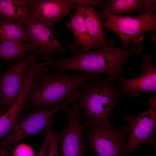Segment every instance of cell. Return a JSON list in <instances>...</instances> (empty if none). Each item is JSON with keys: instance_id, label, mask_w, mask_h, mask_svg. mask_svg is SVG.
Segmentation results:
<instances>
[{"instance_id": "cell-1", "label": "cell", "mask_w": 156, "mask_h": 156, "mask_svg": "<svg viewBox=\"0 0 156 156\" xmlns=\"http://www.w3.org/2000/svg\"><path fill=\"white\" fill-rule=\"evenodd\" d=\"M142 49L140 44L129 48L116 47L114 42L110 41L108 44L94 51L79 49L71 57L62 60H53V64L58 71H83L98 75L104 73L113 80L121 75L123 65L130 55L140 53Z\"/></svg>"}, {"instance_id": "cell-2", "label": "cell", "mask_w": 156, "mask_h": 156, "mask_svg": "<svg viewBox=\"0 0 156 156\" xmlns=\"http://www.w3.org/2000/svg\"><path fill=\"white\" fill-rule=\"evenodd\" d=\"M65 71L43 72L36 76L28 90L26 106L36 109L54 107L66 101L79 90L83 84L97 79L99 75L86 73L75 76L66 75Z\"/></svg>"}, {"instance_id": "cell-3", "label": "cell", "mask_w": 156, "mask_h": 156, "mask_svg": "<svg viewBox=\"0 0 156 156\" xmlns=\"http://www.w3.org/2000/svg\"><path fill=\"white\" fill-rule=\"evenodd\" d=\"M109 78L93 80L80 88L77 101L82 115L88 117L84 124L86 127L109 123L111 113L120 98L116 87Z\"/></svg>"}, {"instance_id": "cell-4", "label": "cell", "mask_w": 156, "mask_h": 156, "mask_svg": "<svg viewBox=\"0 0 156 156\" xmlns=\"http://www.w3.org/2000/svg\"><path fill=\"white\" fill-rule=\"evenodd\" d=\"M156 0H146L145 13L135 16L112 14L102 10L106 18L103 25L118 36L124 47L139 44L144 38L145 32L155 31L156 16L153 12L156 10Z\"/></svg>"}, {"instance_id": "cell-5", "label": "cell", "mask_w": 156, "mask_h": 156, "mask_svg": "<svg viewBox=\"0 0 156 156\" xmlns=\"http://www.w3.org/2000/svg\"><path fill=\"white\" fill-rule=\"evenodd\" d=\"M76 98L75 95L72 94L62 103L51 109H35L19 118L11 131L0 141V145L10 150L23 138L38 133L44 128L52 124L53 118L57 112Z\"/></svg>"}, {"instance_id": "cell-6", "label": "cell", "mask_w": 156, "mask_h": 156, "mask_svg": "<svg viewBox=\"0 0 156 156\" xmlns=\"http://www.w3.org/2000/svg\"><path fill=\"white\" fill-rule=\"evenodd\" d=\"M88 143L97 156H125L128 126L117 128L109 123L87 127Z\"/></svg>"}, {"instance_id": "cell-7", "label": "cell", "mask_w": 156, "mask_h": 156, "mask_svg": "<svg viewBox=\"0 0 156 156\" xmlns=\"http://www.w3.org/2000/svg\"><path fill=\"white\" fill-rule=\"evenodd\" d=\"M72 103L70 108L66 106L62 109L67 115L68 122V126L59 133L61 156H86L88 142L83 134L86 127L81 122L80 107L76 99Z\"/></svg>"}, {"instance_id": "cell-8", "label": "cell", "mask_w": 156, "mask_h": 156, "mask_svg": "<svg viewBox=\"0 0 156 156\" xmlns=\"http://www.w3.org/2000/svg\"><path fill=\"white\" fill-rule=\"evenodd\" d=\"M150 107L147 110L133 117H124L128 124L129 135L126 147V153L133 151L140 144L148 142L155 147L156 144L154 132L156 126V98L154 95L148 101Z\"/></svg>"}, {"instance_id": "cell-9", "label": "cell", "mask_w": 156, "mask_h": 156, "mask_svg": "<svg viewBox=\"0 0 156 156\" xmlns=\"http://www.w3.org/2000/svg\"><path fill=\"white\" fill-rule=\"evenodd\" d=\"M23 23L31 42L35 46L34 55H39L47 64H53L54 55L68 49V46L57 39L51 32V28L40 21L31 18Z\"/></svg>"}, {"instance_id": "cell-10", "label": "cell", "mask_w": 156, "mask_h": 156, "mask_svg": "<svg viewBox=\"0 0 156 156\" xmlns=\"http://www.w3.org/2000/svg\"><path fill=\"white\" fill-rule=\"evenodd\" d=\"M32 54L17 59L10 68L0 73V107L4 110L7 111L19 95Z\"/></svg>"}, {"instance_id": "cell-11", "label": "cell", "mask_w": 156, "mask_h": 156, "mask_svg": "<svg viewBox=\"0 0 156 156\" xmlns=\"http://www.w3.org/2000/svg\"><path fill=\"white\" fill-rule=\"evenodd\" d=\"M77 5L74 0H29L31 18L51 28L64 16L70 14V10Z\"/></svg>"}, {"instance_id": "cell-12", "label": "cell", "mask_w": 156, "mask_h": 156, "mask_svg": "<svg viewBox=\"0 0 156 156\" xmlns=\"http://www.w3.org/2000/svg\"><path fill=\"white\" fill-rule=\"evenodd\" d=\"M142 66V72L131 79L120 78L119 88L123 92L136 94L140 92H153L156 90V68L151 62V56L145 54Z\"/></svg>"}, {"instance_id": "cell-13", "label": "cell", "mask_w": 156, "mask_h": 156, "mask_svg": "<svg viewBox=\"0 0 156 156\" xmlns=\"http://www.w3.org/2000/svg\"><path fill=\"white\" fill-rule=\"evenodd\" d=\"M76 8V12L70 14V20L65 22L66 26L74 36V41L68 46V49L74 53L79 49L89 51L95 49L82 14L79 9Z\"/></svg>"}, {"instance_id": "cell-14", "label": "cell", "mask_w": 156, "mask_h": 156, "mask_svg": "<svg viewBox=\"0 0 156 156\" xmlns=\"http://www.w3.org/2000/svg\"><path fill=\"white\" fill-rule=\"evenodd\" d=\"M75 8H78L82 14L94 49H98L109 43L110 41L105 36L100 15L94 7L77 5Z\"/></svg>"}, {"instance_id": "cell-15", "label": "cell", "mask_w": 156, "mask_h": 156, "mask_svg": "<svg viewBox=\"0 0 156 156\" xmlns=\"http://www.w3.org/2000/svg\"><path fill=\"white\" fill-rule=\"evenodd\" d=\"M0 17L24 23L31 18L29 0H0Z\"/></svg>"}, {"instance_id": "cell-16", "label": "cell", "mask_w": 156, "mask_h": 156, "mask_svg": "<svg viewBox=\"0 0 156 156\" xmlns=\"http://www.w3.org/2000/svg\"><path fill=\"white\" fill-rule=\"evenodd\" d=\"M28 51H31L34 55L35 46L31 42L25 41L0 42V59L7 63L23 57Z\"/></svg>"}, {"instance_id": "cell-17", "label": "cell", "mask_w": 156, "mask_h": 156, "mask_svg": "<svg viewBox=\"0 0 156 156\" xmlns=\"http://www.w3.org/2000/svg\"><path fill=\"white\" fill-rule=\"evenodd\" d=\"M25 41L31 39L25 30L24 23H16L3 18L0 19V42Z\"/></svg>"}, {"instance_id": "cell-18", "label": "cell", "mask_w": 156, "mask_h": 156, "mask_svg": "<svg viewBox=\"0 0 156 156\" xmlns=\"http://www.w3.org/2000/svg\"><path fill=\"white\" fill-rule=\"evenodd\" d=\"M26 108L25 98L18 96L11 107L0 118V139L14 128L21 112Z\"/></svg>"}, {"instance_id": "cell-19", "label": "cell", "mask_w": 156, "mask_h": 156, "mask_svg": "<svg viewBox=\"0 0 156 156\" xmlns=\"http://www.w3.org/2000/svg\"><path fill=\"white\" fill-rule=\"evenodd\" d=\"M145 2L146 0H108L105 8L101 9L114 14H130L134 12L141 14L144 13Z\"/></svg>"}, {"instance_id": "cell-20", "label": "cell", "mask_w": 156, "mask_h": 156, "mask_svg": "<svg viewBox=\"0 0 156 156\" xmlns=\"http://www.w3.org/2000/svg\"><path fill=\"white\" fill-rule=\"evenodd\" d=\"M52 124L46 128V136L48 141V150L47 156H59L57 150V143L60 134L53 128Z\"/></svg>"}, {"instance_id": "cell-21", "label": "cell", "mask_w": 156, "mask_h": 156, "mask_svg": "<svg viewBox=\"0 0 156 156\" xmlns=\"http://www.w3.org/2000/svg\"><path fill=\"white\" fill-rule=\"evenodd\" d=\"M32 148L25 144L18 145L14 148L12 156H34Z\"/></svg>"}, {"instance_id": "cell-22", "label": "cell", "mask_w": 156, "mask_h": 156, "mask_svg": "<svg viewBox=\"0 0 156 156\" xmlns=\"http://www.w3.org/2000/svg\"><path fill=\"white\" fill-rule=\"evenodd\" d=\"M77 5L86 6L88 5H95L100 8L101 9L103 8V6L105 4V2L103 0H74Z\"/></svg>"}, {"instance_id": "cell-23", "label": "cell", "mask_w": 156, "mask_h": 156, "mask_svg": "<svg viewBox=\"0 0 156 156\" xmlns=\"http://www.w3.org/2000/svg\"><path fill=\"white\" fill-rule=\"evenodd\" d=\"M48 150V141L46 136L39 151L35 156H47Z\"/></svg>"}, {"instance_id": "cell-24", "label": "cell", "mask_w": 156, "mask_h": 156, "mask_svg": "<svg viewBox=\"0 0 156 156\" xmlns=\"http://www.w3.org/2000/svg\"><path fill=\"white\" fill-rule=\"evenodd\" d=\"M0 156H12L9 151L0 145Z\"/></svg>"}, {"instance_id": "cell-25", "label": "cell", "mask_w": 156, "mask_h": 156, "mask_svg": "<svg viewBox=\"0 0 156 156\" xmlns=\"http://www.w3.org/2000/svg\"><path fill=\"white\" fill-rule=\"evenodd\" d=\"M6 112H5L4 110L0 107V118Z\"/></svg>"}, {"instance_id": "cell-26", "label": "cell", "mask_w": 156, "mask_h": 156, "mask_svg": "<svg viewBox=\"0 0 156 156\" xmlns=\"http://www.w3.org/2000/svg\"><path fill=\"white\" fill-rule=\"evenodd\" d=\"M1 18L0 17V19Z\"/></svg>"}]
</instances>
